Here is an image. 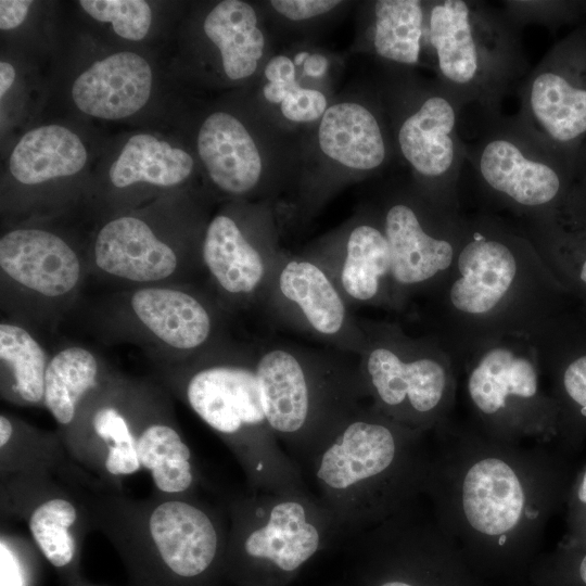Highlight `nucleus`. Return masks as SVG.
<instances>
[{
  "mask_svg": "<svg viewBox=\"0 0 586 586\" xmlns=\"http://www.w3.org/2000/svg\"><path fill=\"white\" fill-rule=\"evenodd\" d=\"M80 7L92 18L111 23L124 39H143L152 23V10L143 0H81Z\"/></svg>",
  "mask_w": 586,
  "mask_h": 586,
  "instance_id": "37",
  "label": "nucleus"
},
{
  "mask_svg": "<svg viewBox=\"0 0 586 586\" xmlns=\"http://www.w3.org/2000/svg\"><path fill=\"white\" fill-rule=\"evenodd\" d=\"M16 474L55 475L84 484L92 474L69 457L56 431L39 429L15 415H0V479Z\"/></svg>",
  "mask_w": 586,
  "mask_h": 586,
  "instance_id": "25",
  "label": "nucleus"
},
{
  "mask_svg": "<svg viewBox=\"0 0 586 586\" xmlns=\"http://www.w3.org/2000/svg\"><path fill=\"white\" fill-rule=\"evenodd\" d=\"M455 125L454 106L440 95L428 98L402 124L398 131L400 151L422 177L440 179L451 168Z\"/></svg>",
  "mask_w": 586,
  "mask_h": 586,
  "instance_id": "26",
  "label": "nucleus"
},
{
  "mask_svg": "<svg viewBox=\"0 0 586 586\" xmlns=\"http://www.w3.org/2000/svg\"><path fill=\"white\" fill-rule=\"evenodd\" d=\"M0 508L2 520L26 523L36 549L64 585L82 579V545L93 530L79 485L47 474L0 479Z\"/></svg>",
  "mask_w": 586,
  "mask_h": 586,
  "instance_id": "15",
  "label": "nucleus"
},
{
  "mask_svg": "<svg viewBox=\"0 0 586 586\" xmlns=\"http://www.w3.org/2000/svg\"><path fill=\"white\" fill-rule=\"evenodd\" d=\"M280 104L283 116L296 123L316 120L327 111V99L323 93L303 88L297 81L290 85Z\"/></svg>",
  "mask_w": 586,
  "mask_h": 586,
  "instance_id": "40",
  "label": "nucleus"
},
{
  "mask_svg": "<svg viewBox=\"0 0 586 586\" xmlns=\"http://www.w3.org/2000/svg\"><path fill=\"white\" fill-rule=\"evenodd\" d=\"M64 586H94V585H91L89 583H87L84 578L78 581V582H75V583H72V584H68V585H64Z\"/></svg>",
  "mask_w": 586,
  "mask_h": 586,
  "instance_id": "48",
  "label": "nucleus"
},
{
  "mask_svg": "<svg viewBox=\"0 0 586 586\" xmlns=\"http://www.w3.org/2000/svg\"><path fill=\"white\" fill-rule=\"evenodd\" d=\"M15 80V69L9 62L0 63V98L9 91Z\"/></svg>",
  "mask_w": 586,
  "mask_h": 586,
  "instance_id": "46",
  "label": "nucleus"
},
{
  "mask_svg": "<svg viewBox=\"0 0 586 586\" xmlns=\"http://www.w3.org/2000/svg\"><path fill=\"white\" fill-rule=\"evenodd\" d=\"M574 164L575 157L562 151L533 158L513 140L502 137L488 141L479 160L480 175L494 195L533 221L562 207Z\"/></svg>",
  "mask_w": 586,
  "mask_h": 586,
  "instance_id": "20",
  "label": "nucleus"
},
{
  "mask_svg": "<svg viewBox=\"0 0 586 586\" xmlns=\"http://www.w3.org/2000/svg\"><path fill=\"white\" fill-rule=\"evenodd\" d=\"M152 69L141 55L122 51L99 60L74 81L72 97L87 115L122 119L140 111L152 90Z\"/></svg>",
  "mask_w": 586,
  "mask_h": 586,
  "instance_id": "23",
  "label": "nucleus"
},
{
  "mask_svg": "<svg viewBox=\"0 0 586 586\" xmlns=\"http://www.w3.org/2000/svg\"><path fill=\"white\" fill-rule=\"evenodd\" d=\"M50 357L28 327L3 319L0 323L1 397L22 407L43 406Z\"/></svg>",
  "mask_w": 586,
  "mask_h": 586,
  "instance_id": "30",
  "label": "nucleus"
},
{
  "mask_svg": "<svg viewBox=\"0 0 586 586\" xmlns=\"http://www.w3.org/2000/svg\"><path fill=\"white\" fill-rule=\"evenodd\" d=\"M89 277L88 251L55 231L17 227L0 238V300L8 318L53 328L74 308Z\"/></svg>",
  "mask_w": 586,
  "mask_h": 586,
  "instance_id": "12",
  "label": "nucleus"
},
{
  "mask_svg": "<svg viewBox=\"0 0 586 586\" xmlns=\"http://www.w3.org/2000/svg\"><path fill=\"white\" fill-rule=\"evenodd\" d=\"M196 145L211 180L224 194L243 196L256 188L263 171L260 154L237 117L211 114L199 130Z\"/></svg>",
  "mask_w": 586,
  "mask_h": 586,
  "instance_id": "24",
  "label": "nucleus"
},
{
  "mask_svg": "<svg viewBox=\"0 0 586 586\" xmlns=\"http://www.w3.org/2000/svg\"><path fill=\"white\" fill-rule=\"evenodd\" d=\"M425 296L429 334L460 373L482 347L508 335L530 336L574 301L530 237L487 216L466 222L453 268Z\"/></svg>",
  "mask_w": 586,
  "mask_h": 586,
  "instance_id": "2",
  "label": "nucleus"
},
{
  "mask_svg": "<svg viewBox=\"0 0 586 586\" xmlns=\"http://www.w3.org/2000/svg\"><path fill=\"white\" fill-rule=\"evenodd\" d=\"M381 220L392 258L393 310L400 311L448 275L462 243L466 222L454 211L428 198L394 200Z\"/></svg>",
  "mask_w": 586,
  "mask_h": 586,
  "instance_id": "14",
  "label": "nucleus"
},
{
  "mask_svg": "<svg viewBox=\"0 0 586 586\" xmlns=\"http://www.w3.org/2000/svg\"><path fill=\"white\" fill-rule=\"evenodd\" d=\"M430 42L438 68L448 81L468 85L475 79L480 55L467 2L446 0L433 7Z\"/></svg>",
  "mask_w": 586,
  "mask_h": 586,
  "instance_id": "34",
  "label": "nucleus"
},
{
  "mask_svg": "<svg viewBox=\"0 0 586 586\" xmlns=\"http://www.w3.org/2000/svg\"><path fill=\"white\" fill-rule=\"evenodd\" d=\"M470 423L484 435L521 444L560 443L559 409L543 384L527 335H508L482 347L462 367ZM563 446V445H562Z\"/></svg>",
  "mask_w": 586,
  "mask_h": 586,
  "instance_id": "9",
  "label": "nucleus"
},
{
  "mask_svg": "<svg viewBox=\"0 0 586 586\" xmlns=\"http://www.w3.org/2000/svg\"><path fill=\"white\" fill-rule=\"evenodd\" d=\"M566 531L559 543L576 546L586 543V464L576 470L565 498Z\"/></svg>",
  "mask_w": 586,
  "mask_h": 586,
  "instance_id": "39",
  "label": "nucleus"
},
{
  "mask_svg": "<svg viewBox=\"0 0 586 586\" xmlns=\"http://www.w3.org/2000/svg\"><path fill=\"white\" fill-rule=\"evenodd\" d=\"M265 76L269 82L296 80L294 63L285 55H277L267 63Z\"/></svg>",
  "mask_w": 586,
  "mask_h": 586,
  "instance_id": "44",
  "label": "nucleus"
},
{
  "mask_svg": "<svg viewBox=\"0 0 586 586\" xmlns=\"http://www.w3.org/2000/svg\"><path fill=\"white\" fill-rule=\"evenodd\" d=\"M33 4L30 0H1L0 28L10 30L20 26L26 18Z\"/></svg>",
  "mask_w": 586,
  "mask_h": 586,
  "instance_id": "43",
  "label": "nucleus"
},
{
  "mask_svg": "<svg viewBox=\"0 0 586 586\" xmlns=\"http://www.w3.org/2000/svg\"><path fill=\"white\" fill-rule=\"evenodd\" d=\"M528 579L535 586H586V543L559 544L551 552L536 558Z\"/></svg>",
  "mask_w": 586,
  "mask_h": 586,
  "instance_id": "36",
  "label": "nucleus"
},
{
  "mask_svg": "<svg viewBox=\"0 0 586 586\" xmlns=\"http://www.w3.org/2000/svg\"><path fill=\"white\" fill-rule=\"evenodd\" d=\"M79 491L92 530L118 552L131 586H200L224 563L226 508L199 496L132 498L98 479Z\"/></svg>",
  "mask_w": 586,
  "mask_h": 586,
  "instance_id": "4",
  "label": "nucleus"
},
{
  "mask_svg": "<svg viewBox=\"0 0 586 586\" xmlns=\"http://www.w3.org/2000/svg\"><path fill=\"white\" fill-rule=\"evenodd\" d=\"M416 505L355 535L386 569L375 586H484L453 539Z\"/></svg>",
  "mask_w": 586,
  "mask_h": 586,
  "instance_id": "16",
  "label": "nucleus"
},
{
  "mask_svg": "<svg viewBox=\"0 0 586 586\" xmlns=\"http://www.w3.org/2000/svg\"><path fill=\"white\" fill-rule=\"evenodd\" d=\"M137 214L105 221L88 250L89 277L125 288L195 284L204 275L201 238L166 234Z\"/></svg>",
  "mask_w": 586,
  "mask_h": 586,
  "instance_id": "13",
  "label": "nucleus"
},
{
  "mask_svg": "<svg viewBox=\"0 0 586 586\" xmlns=\"http://www.w3.org/2000/svg\"><path fill=\"white\" fill-rule=\"evenodd\" d=\"M254 345L267 421L285 451L301 467L333 425L368 399L358 357L285 341Z\"/></svg>",
  "mask_w": 586,
  "mask_h": 586,
  "instance_id": "6",
  "label": "nucleus"
},
{
  "mask_svg": "<svg viewBox=\"0 0 586 586\" xmlns=\"http://www.w3.org/2000/svg\"><path fill=\"white\" fill-rule=\"evenodd\" d=\"M530 339L560 417V443L571 451L586 440V304L570 303Z\"/></svg>",
  "mask_w": 586,
  "mask_h": 586,
  "instance_id": "19",
  "label": "nucleus"
},
{
  "mask_svg": "<svg viewBox=\"0 0 586 586\" xmlns=\"http://www.w3.org/2000/svg\"><path fill=\"white\" fill-rule=\"evenodd\" d=\"M531 240L571 297L586 304V222L559 211L532 221Z\"/></svg>",
  "mask_w": 586,
  "mask_h": 586,
  "instance_id": "33",
  "label": "nucleus"
},
{
  "mask_svg": "<svg viewBox=\"0 0 586 586\" xmlns=\"http://www.w3.org/2000/svg\"><path fill=\"white\" fill-rule=\"evenodd\" d=\"M282 255L267 228L244 227L228 213L214 216L203 232L207 289L230 315L260 304Z\"/></svg>",
  "mask_w": 586,
  "mask_h": 586,
  "instance_id": "18",
  "label": "nucleus"
},
{
  "mask_svg": "<svg viewBox=\"0 0 586 586\" xmlns=\"http://www.w3.org/2000/svg\"><path fill=\"white\" fill-rule=\"evenodd\" d=\"M304 74L320 77L328 69V60L321 54L309 55L303 64Z\"/></svg>",
  "mask_w": 586,
  "mask_h": 586,
  "instance_id": "45",
  "label": "nucleus"
},
{
  "mask_svg": "<svg viewBox=\"0 0 586 586\" xmlns=\"http://www.w3.org/2000/svg\"><path fill=\"white\" fill-rule=\"evenodd\" d=\"M306 256L324 269L351 308L393 310L392 258L382 220H360Z\"/></svg>",
  "mask_w": 586,
  "mask_h": 586,
  "instance_id": "22",
  "label": "nucleus"
},
{
  "mask_svg": "<svg viewBox=\"0 0 586 586\" xmlns=\"http://www.w3.org/2000/svg\"><path fill=\"white\" fill-rule=\"evenodd\" d=\"M257 22L252 5L240 0L219 2L204 20V33L219 50L224 72L232 80L251 76L264 54L265 37Z\"/></svg>",
  "mask_w": 586,
  "mask_h": 586,
  "instance_id": "31",
  "label": "nucleus"
},
{
  "mask_svg": "<svg viewBox=\"0 0 586 586\" xmlns=\"http://www.w3.org/2000/svg\"><path fill=\"white\" fill-rule=\"evenodd\" d=\"M111 371L100 355L84 345H66L51 355L44 377L43 407L56 422L58 431L73 423L80 405Z\"/></svg>",
  "mask_w": 586,
  "mask_h": 586,
  "instance_id": "27",
  "label": "nucleus"
},
{
  "mask_svg": "<svg viewBox=\"0 0 586 586\" xmlns=\"http://www.w3.org/2000/svg\"><path fill=\"white\" fill-rule=\"evenodd\" d=\"M309 56L307 52H301L295 55L294 58V64L295 65H303L306 59Z\"/></svg>",
  "mask_w": 586,
  "mask_h": 586,
  "instance_id": "47",
  "label": "nucleus"
},
{
  "mask_svg": "<svg viewBox=\"0 0 586 586\" xmlns=\"http://www.w3.org/2000/svg\"><path fill=\"white\" fill-rule=\"evenodd\" d=\"M377 53L390 61L416 64L420 53L423 11L417 0H380L374 4Z\"/></svg>",
  "mask_w": 586,
  "mask_h": 586,
  "instance_id": "35",
  "label": "nucleus"
},
{
  "mask_svg": "<svg viewBox=\"0 0 586 586\" xmlns=\"http://www.w3.org/2000/svg\"><path fill=\"white\" fill-rule=\"evenodd\" d=\"M34 543L1 532V586H31V551Z\"/></svg>",
  "mask_w": 586,
  "mask_h": 586,
  "instance_id": "38",
  "label": "nucleus"
},
{
  "mask_svg": "<svg viewBox=\"0 0 586 586\" xmlns=\"http://www.w3.org/2000/svg\"><path fill=\"white\" fill-rule=\"evenodd\" d=\"M528 110L548 142L576 158L586 139V26L565 38L533 78Z\"/></svg>",
  "mask_w": 586,
  "mask_h": 586,
  "instance_id": "21",
  "label": "nucleus"
},
{
  "mask_svg": "<svg viewBox=\"0 0 586 586\" xmlns=\"http://www.w3.org/2000/svg\"><path fill=\"white\" fill-rule=\"evenodd\" d=\"M425 435L364 400L333 425L300 469L308 488L354 536L424 495L431 457Z\"/></svg>",
  "mask_w": 586,
  "mask_h": 586,
  "instance_id": "3",
  "label": "nucleus"
},
{
  "mask_svg": "<svg viewBox=\"0 0 586 586\" xmlns=\"http://www.w3.org/2000/svg\"><path fill=\"white\" fill-rule=\"evenodd\" d=\"M342 1L336 0H273L271 7L281 15L292 21H304L324 14Z\"/></svg>",
  "mask_w": 586,
  "mask_h": 586,
  "instance_id": "42",
  "label": "nucleus"
},
{
  "mask_svg": "<svg viewBox=\"0 0 586 586\" xmlns=\"http://www.w3.org/2000/svg\"><path fill=\"white\" fill-rule=\"evenodd\" d=\"M560 213L586 222V142L578 149L570 191Z\"/></svg>",
  "mask_w": 586,
  "mask_h": 586,
  "instance_id": "41",
  "label": "nucleus"
},
{
  "mask_svg": "<svg viewBox=\"0 0 586 586\" xmlns=\"http://www.w3.org/2000/svg\"><path fill=\"white\" fill-rule=\"evenodd\" d=\"M276 322L359 356L366 335L324 269L305 256L282 255L259 304Z\"/></svg>",
  "mask_w": 586,
  "mask_h": 586,
  "instance_id": "17",
  "label": "nucleus"
},
{
  "mask_svg": "<svg viewBox=\"0 0 586 586\" xmlns=\"http://www.w3.org/2000/svg\"><path fill=\"white\" fill-rule=\"evenodd\" d=\"M225 562L266 564L293 573L334 538L347 536L305 486L250 491L226 502Z\"/></svg>",
  "mask_w": 586,
  "mask_h": 586,
  "instance_id": "10",
  "label": "nucleus"
},
{
  "mask_svg": "<svg viewBox=\"0 0 586 586\" xmlns=\"http://www.w3.org/2000/svg\"><path fill=\"white\" fill-rule=\"evenodd\" d=\"M322 152L353 169L379 167L385 158V143L374 115L355 102L336 103L324 112L318 129Z\"/></svg>",
  "mask_w": 586,
  "mask_h": 586,
  "instance_id": "29",
  "label": "nucleus"
},
{
  "mask_svg": "<svg viewBox=\"0 0 586 586\" xmlns=\"http://www.w3.org/2000/svg\"><path fill=\"white\" fill-rule=\"evenodd\" d=\"M192 156L149 133L129 138L109 170L116 189L137 183L170 188L182 183L192 173Z\"/></svg>",
  "mask_w": 586,
  "mask_h": 586,
  "instance_id": "32",
  "label": "nucleus"
},
{
  "mask_svg": "<svg viewBox=\"0 0 586 586\" xmlns=\"http://www.w3.org/2000/svg\"><path fill=\"white\" fill-rule=\"evenodd\" d=\"M156 381L188 406L232 453L250 491L305 486L300 467L270 428L263 407L254 344L226 337L173 365Z\"/></svg>",
  "mask_w": 586,
  "mask_h": 586,
  "instance_id": "5",
  "label": "nucleus"
},
{
  "mask_svg": "<svg viewBox=\"0 0 586 586\" xmlns=\"http://www.w3.org/2000/svg\"><path fill=\"white\" fill-rule=\"evenodd\" d=\"M90 311L99 336L139 345L156 365L184 361L229 336L230 314L196 283L120 289Z\"/></svg>",
  "mask_w": 586,
  "mask_h": 586,
  "instance_id": "8",
  "label": "nucleus"
},
{
  "mask_svg": "<svg viewBox=\"0 0 586 586\" xmlns=\"http://www.w3.org/2000/svg\"><path fill=\"white\" fill-rule=\"evenodd\" d=\"M168 395L156 380L112 370L80 405L73 423L58 432L74 462L106 486L123 491V479L142 471L141 435Z\"/></svg>",
  "mask_w": 586,
  "mask_h": 586,
  "instance_id": "11",
  "label": "nucleus"
},
{
  "mask_svg": "<svg viewBox=\"0 0 586 586\" xmlns=\"http://www.w3.org/2000/svg\"><path fill=\"white\" fill-rule=\"evenodd\" d=\"M424 496L433 518L482 575H528L575 473L558 443H507L451 419L434 432Z\"/></svg>",
  "mask_w": 586,
  "mask_h": 586,
  "instance_id": "1",
  "label": "nucleus"
},
{
  "mask_svg": "<svg viewBox=\"0 0 586 586\" xmlns=\"http://www.w3.org/2000/svg\"><path fill=\"white\" fill-rule=\"evenodd\" d=\"M366 345L358 357L368 400L397 423L422 434L451 419L459 369L432 335L410 336L400 324L359 318Z\"/></svg>",
  "mask_w": 586,
  "mask_h": 586,
  "instance_id": "7",
  "label": "nucleus"
},
{
  "mask_svg": "<svg viewBox=\"0 0 586 586\" xmlns=\"http://www.w3.org/2000/svg\"><path fill=\"white\" fill-rule=\"evenodd\" d=\"M87 162L79 137L61 125H46L26 132L10 156V173L24 186L74 176Z\"/></svg>",
  "mask_w": 586,
  "mask_h": 586,
  "instance_id": "28",
  "label": "nucleus"
}]
</instances>
